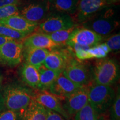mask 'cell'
<instances>
[{"label":"cell","instance_id":"9a60e30c","mask_svg":"<svg viewBox=\"0 0 120 120\" xmlns=\"http://www.w3.org/2000/svg\"><path fill=\"white\" fill-rule=\"evenodd\" d=\"M117 22L106 17L88 19L83 23V27L94 31L99 35L105 36L111 33L117 26Z\"/></svg>","mask_w":120,"mask_h":120},{"label":"cell","instance_id":"e575fe53","mask_svg":"<svg viewBox=\"0 0 120 120\" xmlns=\"http://www.w3.org/2000/svg\"><path fill=\"white\" fill-rule=\"evenodd\" d=\"M2 75H1V73H0V84H1V82H2Z\"/></svg>","mask_w":120,"mask_h":120},{"label":"cell","instance_id":"484cf974","mask_svg":"<svg viewBox=\"0 0 120 120\" xmlns=\"http://www.w3.org/2000/svg\"><path fill=\"white\" fill-rule=\"evenodd\" d=\"M110 116L111 120H120V89L115 95L113 103L110 107Z\"/></svg>","mask_w":120,"mask_h":120},{"label":"cell","instance_id":"4316f807","mask_svg":"<svg viewBox=\"0 0 120 120\" xmlns=\"http://www.w3.org/2000/svg\"><path fill=\"white\" fill-rule=\"evenodd\" d=\"M19 4H12L0 8V19L9 17L19 13Z\"/></svg>","mask_w":120,"mask_h":120},{"label":"cell","instance_id":"3957f363","mask_svg":"<svg viewBox=\"0 0 120 120\" xmlns=\"http://www.w3.org/2000/svg\"><path fill=\"white\" fill-rule=\"evenodd\" d=\"M119 75V66L115 60L101 58L94 66L93 79L96 84L111 86L118 80Z\"/></svg>","mask_w":120,"mask_h":120},{"label":"cell","instance_id":"ffe728a7","mask_svg":"<svg viewBox=\"0 0 120 120\" xmlns=\"http://www.w3.org/2000/svg\"><path fill=\"white\" fill-rule=\"evenodd\" d=\"M49 10L59 13L73 14L77 10L79 0H48Z\"/></svg>","mask_w":120,"mask_h":120},{"label":"cell","instance_id":"6da1fadb","mask_svg":"<svg viewBox=\"0 0 120 120\" xmlns=\"http://www.w3.org/2000/svg\"><path fill=\"white\" fill-rule=\"evenodd\" d=\"M2 96L5 109L19 115L27 108L34 94L26 87L17 83H12L4 87Z\"/></svg>","mask_w":120,"mask_h":120},{"label":"cell","instance_id":"d4e9b609","mask_svg":"<svg viewBox=\"0 0 120 120\" xmlns=\"http://www.w3.org/2000/svg\"><path fill=\"white\" fill-rule=\"evenodd\" d=\"M0 36L18 41H21L27 36L26 34L15 31L2 24H0Z\"/></svg>","mask_w":120,"mask_h":120},{"label":"cell","instance_id":"d590c367","mask_svg":"<svg viewBox=\"0 0 120 120\" xmlns=\"http://www.w3.org/2000/svg\"></svg>","mask_w":120,"mask_h":120},{"label":"cell","instance_id":"4fadbf2b","mask_svg":"<svg viewBox=\"0 0 120 120\" xmlns=\"http://www.w3.org/2000/svg\"><path fill=\"white\" fill-rule=\"evenodd\" d=\"M82 87L84 86H79L71 81L61 72L48 90L59 98H65Z\"/></svg>","mask_w":120,"mask_h":120},{"label":"cell","instance_id":"277c9868","mask_svg":"<svg viewBox=\"0 0 120 120\" xmlns=\"http://www.w3.org/2000/svg\"><path fill=\"white\" fill-rule=\"evenodd\" d=\"M24 46L21 41L11 40L0 46V64L13 67L22 62Z\"/></svg>","mask_w":120,"mask_h":120},{"label":"cell","instance_id":"52a82bcc","mask_svg":"<svg viewBox=\"0 0 120 120\" xmlns=\"http://www.w3.org/2000/svg\"><path fill=\"white\" fill-rule=\"evenodd\" d=\"M109 5L106 0H79L75 19L79 22H85Z\"/></svg>","mask_w":120,"mask_h":120},{"label":"cell","instance_id":"603a6c76","mask_svg":"<svg viewBox=\"0 0 120 120\" xmlns=\"http://www.w3.org/2000/svg\"><path fill=\"white\" fill-rule=\"evenodd\" d=\"M110 49L105 43L98 44L88 49L86 52V60L91 58H101L107 56Z\"/></svg>","mask_w":120,"mask_h":120},{"label":"cell","instance_id":"836d02e7","mask_svg":"<svg viewBox=\"0 0 120 120\" xmlns=\"http://www.w3.org/2000/svg\"><path fill=\"white\" fill-rule=\"evenodd\" d=\"M107 4H115V3H118L120 2V0H106Z\"/></svg>","mask_w":120,"mask_h":120},{"label":"cell","instance_id":"7c38bea8","mask_svg":"<svg viewBox=\"0 0 120 120\" xmlns=\"http://www.w3.org/2000/svg\"><path fill=\"white\" fill-rule=\"evenodd\" d=\"M34 98L46 109L56 112L66 120H70V117L63 107L59 97L47 91H44L34 95Z\"/></svg>","mask_w":120,"mask_h":120},{"label":"cell","instance_id":"2e32d148","mask_svg":"<svg viewBox=\"0 0 120 120\" xmlns=\"http://www.w3.org/2000/svg\"><path fill=\"white\" fill-rule=\"evenodd\" d=\"M23 43L24 47H33L49 49L60 47V45L53 42L47 34L41 32H35L25 37Z\"/></svg>","mask_w":120,"mask_h":120},{"label":"cell","instance_id":"8992f818","mask_svg":"<svg viewBox=\"0 0 120 120\" xmlns=\"http://www.w3.org/2000/svg\"><path fill=\"white\" fill-rule=\"evenodd\" d=\"M75 26L74 20L70 15L58 13L46 17L39 25V30L44 34H49Z\"/></svg>","mask_w":120,"mask_h":120},{"label":"cell","instance_id":"5bb4252c","mask_svg":"<svg viewBox=\"0 0 120 120\" xmlns=\"http://www.w3.org/2000/svg\"><path fill=\"white\" fill-rule=\"evenodd\" d=\"M0 24L26 34L27 36L34 32L38 25L37 22L27 20L20 16L19 13L12 15L6 19H0Z\"/></svg>","mask_w":120,"mask_h":120},{"label":"cell","instance_id":"30bf717a","mask_svg":"<svg viewBox=\"0 0 120 120\" xmlns=\"http://www.w3.org/2000/svg\"><path fill=\"white\" fill-rule=\"evenodd\" d=\"M103 36L99 35L88 28L76 27L67 45L77 44L87 47H91L100 44L103 40Z\"/></svg>","mask_w":120,"mask_h":120},{"label":"cell","instance_id":"8fae6325","mask_svg":"<svg viewBox=\"0 0 120 120\" xmlns=\"http://www.w3.org/2000/svg\"><path fill=\"white\" fill-rule=\"evenodd\" d=\"M70 49L68 50L50 51L45 58L43 65L49 70L62 72L68 61L73 58Z\"/></svg>","mask_w":120,"mask_h":120},{"label":"cell","instance_id":"d6986e66","mask_svg":"<svg viewBox=\"0 0 120 120\" xmlns=\"http://www.w3.org/2000/svg\"><path fill=\"white\" fill-rule=\"evenodd\" d=\"M19 74L22 81L27 85L34 89H38L40 81L38 69L25 62L20 67Z\"/></svg>","mask_w":120,"mask_h":120},{"label":"cell","instance_id":"5b68a950","mask_svg":"<svg viewBox=\"0 0 120 120\" xmlns=\"http://www.w3.org/2000/svg\"><path fill=\"white\" fill-rule=\"evenodd\" d=\"M62 73L71 81L81 86H87L91 72L87 64L72 58L67 63Z\"/></svg>","mask_w":120,"mask_h":120},{"label":"cell","instance_id":"e0dca14e","mask_svg":"<svg viewBox=\"0 0 120 120\" xmlns=\"http://www.w3.org/2000/svg\"><path fill=\"white\" fill-rule=\"evenodd\" d=\"M18 116L19 120H46L47 110L33 98L27 108Z\"/></svg>","mask_w":120,"mask_h":120},{"label":"cell","instance_id":"ac0fdd59","mask_svg":"<svg viewBox=\"0 0 120 120\" xmlns=\"http://www.w3.org/2000/svg\"><path fill=\"white\" fill-rule=\"evenodd\" d=\"M50 51L33 47H24L23 57L26 63L38 69L43 64L45 58Z\"/></svg>","mask_w":120,"mask_h":120},{"label":"cell","instance_id":"f546056e","mask_svg":"<svg viewBox=\"0 0 120 120\" xmlns=\"http://www.w3.org/2000/svg\"><path fill=\"white\" fill-rule=\"evenodd\" d=\"M46 110H47L46 120H68L56 112L49 110V109H46Z\"/></svg>","mask_w":120,"mask_h":120},{"label":"cell","instance_id":"44dd1931","mask_svg":"<svg viewBox=\"0 0 120 120\" xmlns=\"http://www.w3.org/2000/svg\"><path fill=\"white\" fill-rule=\"evenodd\" d=\"M40 75V81L38 90L41 91H47L54 83L61 72L55 71L42 65L38 68Z\"/></svg>","mask_w":120,"mask_h":120},{"label":"cell","instance_id":"1f68e13d","mask_svg":"<svg viewBox=\"0 0 120 120\" xmlns=\"http://www.w3.org/2000/svg\"><path fill=\"white\" fill-rule=\"evenodd\" d=\"M5 107H4V98H3L2 94L0 91V112H2L4 110Z\"/></svg>","mask_w":120,"mask_h":120},{"label":"cell","instance_id":"f1b7e54d","mask_svg":"<svg viewBox=\"0 0 120 120\" xmlns=\"http://www.w3.org/2000/svg\"><path fill=\"white\" fill-rule=\"evenodd\" d=\"M0 120H19V116L16 112L7 109L0 112Z\"/></svg>","mask_w":120,"mask_h":120},{"label":"cell","instance_id":"d6a6232c","mask_svg":"<svg viewBox=\"0 0 120 120\" xmlns=\"http://www.w3.org/2000/svg\"><path fill=\"white\" fill-rule=\"evenodd\" d=\"M12 40V39L7 38V37H5L1 36H0V46H1V45L4 44V43L8 41H10V40Z\"/></svg>","mask_w":120,"mask_h":120},{"label":"cell","instance_id":"4dcf8cb0","mask_svg":"<svg viewBox=\"0 0 120 120\" xmlns=\"http://www.w3.org/2000/svg\"><path fill=\"white\" fill-rule=\"evenodd\" d=\"M21 0H0V8L12 4H19Z\"/></svg>","mask_w":120,"mask_h":120},{"label":"cell","instance_id":"ba28073f","mask_svg":"<svg viewBox=\"0 0 120 120\" xmlns=\"http://www.w3.org/2000/svg\"><path fill=\"white\" fill-rule=\"evenodd\" d=\"M49 11L48 0H42L26 4L19 13L30 21L38 23L46 19Z\"/></svg>","mask_w":120,"mask_h":120},{"label":"cell","instance_id":"83f0119b","mask_svg":"<svg viewBox=\"0 0 120 120\" xmlns=\"http://www.w3.org/2000/svg\"><path fill=\"white\" fill-rule=\"evenodd\" d=\"M105 43L111 51H119L120 49V34L119 33L109 37Z\"/></svg>","mask_w":120,"mask_h":120},{"label":"cell","instance_id":"cb8c5ba5","mask_svg":"<svg viewBox=\"0 0 120 120\" xmlns=\"http://www.w3.org/2000/svg\"><path fill=\"white\" fill-rule=\"evenodd\" d=\"M76 27V26H75L68 29L60 30V31L47 34L52 41L55 42V43L60 45V46L66 45H67V43L70 40Z\"/></svg>","mask_w":120,"mask_h":120},{"label":"cell","instance_id":"7402d4cb","mask_svg":"<svg viewBox=\"0 0 120 120\" xmlns=\"http://www.w3.org/2000/svg\"><path fill=\"white\" fill-rule=\"evenodd\" d=\"M74 120H104L98 112L87 103L75 115Z\"/></svg>","mask_w":120,"mask_h":120},{"label":"cell","instance_id":"7a4b0ae2","mask_svg":"<svg viewBox=\"0 0 120 120\" xmlns=\"http://www.w3.org/2000/svg\"><path fill=\"white\" fill-rule=\"evenodd\" d=\"M88 87V103L100 114L110 108L115 97L113 88L109 86L93 83Z\"/></svg>","mask_w":120,"mask_h":120},{"label":"cell","instance_id":"9c48e42d","mask_svg":"<svg viewBox=\"0 0 120 120\" xmlns=\"http://www.w3.org/2000/svg\"><path fill=\"white\" fill-rule=\"evenodd\" d=\"M87 103H88V87L84 86L66 97L63 107L70 117L74 116Z\"/></svg>","mask_w":120,"mask_h":120}]
</instances>
